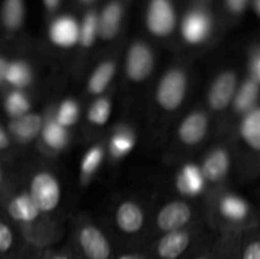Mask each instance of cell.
<instances>
[{
    "instance_id": "1",
    "label": "cell",
    "mask_w": 260,
    "mask_h": 259,
    "mask_svg": "<svg viewBox=\"0 0 260 259\" xmlns=\"http://www.w3.org/2000/svg\"><path fill=\"white\" fill-rule=\"evenodd\" d=\"M207 2L196 0L180 18L179 28L183 40L189 45H200L210 38L213 29V15Z\"/></svg>"
},
{
    "instance_id": "2",
    "label": "cell",
    "mask_w": 260,
    "mask_h": 259,
    "mask_svg": "<svg viewBox=\"0 0 260 259\" xmlns=\"http://www.w3.org/2000/svg\"><path fill=\"white\" fill-rule=\"evenodd\" d=\"M145 25L155 37H169L178 25L175 0H146Z\"/></svg>"
},
{
    "instance_id": "3",
    "label": "cell",
    "mask_w": 260,
    "mask_h": 259,
    "mask_svg": "<svg viewBox=\"0 0 260 259\" xmlns=\"http://www.w3.org/2000/svg\"><path fill=\"white\" fill-rule=\"evenodd\" d=\"M188 90V76L182 69L174 68L167 71L156 86L157 104L164 111L174 112L184 102Z\"/></svg>"
},
{
    "instance_id": "4",
    "label": "cell",
    "mask_w": 260,
    "mask_h": 259,
    "mask_svg": "<svg viewBox=\"0 0 260 259\" xmlns=\"http://www.w3.org/2000/svg\"><path fill=\"white\" fill-rule=\"evenodd\" d=\"M78 259H114L113 249L106 234L95 225L85 223L76 233Z\"/></svg>"
},
{
    "instance_id": "5",
    "label": "cell",
    "mask_w": 260,
    "mask_h": 259,
    "mask_svg": "<svg viewBox=\"0 0 260 259\" xmlns=\"http://www.w3.org/2000/svg\"><path fill=\"white\" fill-rule=\"evenodd\" d=\"M28 195L36 203L40 212H51L60 203V182L51 172H38L30 179Z\"/></svg>"
},
{
    "instance_id": "6",
    "label": "cell",
    "mask_w": 260,
    "mask_h": 259,
    "mask_svg": "<svg viewBox=\"0 0 260 259\" xmlns=\"http://www.w3.org/2000/svg\"><path fill=\"white\" fill-rule=\"evenodd\" d=\"M154 69V53L149 45L137 41L129 46L126 55L124 71L127 78L135 83L146 80Z\"/></svg>"
},
{
    "instance_id": "7",
    "label": "cell",
    "mask_w": 260,
    "mask_h": 259,
    "mask_svg": "<svg viewBox=\"0 0 260 259\" xmlns=\"http://www.w3.org/2000/svg\"><path fill=\"white\" fill-rule=\"evenodd\" d=\"M193 244V233L187 229L165 233L154 245L155 259H183Z\"/></svg>"
},
{
    "instance_id": "8",
    "label": "cell",
    "mask_w": 260,
    "mask_h": 259,
    "mask_svg": "<svg viewBox=\"0 0 260 259\" xmlns=\"http://www.w3.org/2000/svg\"><path fill=\"white\" fill-rule=\"evenodd\" d=\"M238 89V76L234 71H222L211 84L207 94V103L213 111H223L233 102Z\"/></svg>"
},
{
    "instance_id": "9",
    "label": "cell",
    "mask_w": 260,
    "mask_h": 259,
    "mask_svg": "<svg viewBox=\"0 0 260 259\" xmlns=\"http://www.w3.org/2000/svg\"><path fill=\"white\" fill-rule=\"evenodd\" d=\"M126 12V0H107L98 12V36L103 41L116 38Z\"/></svg>"
},
{
    "instance_id": "10",
    "label": "cell",
    "mask_w": 260,
    "mask_h": 259,
    "mask_svg": "<svg viewBox=\"0 0 260 259\" xmlns=\"http://www.w3.org/2000/svg\"><path fill=\"white\" fill-rule=\"evenodd\" d=\"M192 207L184 201H172L167 203L156 216V228L161 233L184 229L192 220Z\"/></svg>"
},
{
    "instance_id": "11",
    "label": "cell",
    "mask_w": 260,
    "mask_h": 259,
    "mask_svg": "<svg viewBox=\"0 0 260 259\" xmlns=\"http://www.w3.org/2000/svg\"><path fill=\"white\" fill-rule=\"evenodd\" d=\"M48 38L55 46L70 48L79 42V23L70 15L55 18L48 28Z\"/></svg>"
},
{
    "instance_id": "12",
    "label": "cell",
    "mask_w": 260,
    "mask_h": 259,
    "mask_svg": "<svg viewBox=\"0 0 260 259\" xmlns=\"http://www.w3.org/2000/svg\"><path fill=\"white\" fill-rule=\"evenodd\" d=\"M116 225L126 235H135L142 230L145 223V213L141 206L135 201H124L116 210Z\"/></svg>"
},
{
    "instance_id": "13",
    "label": "cell",
    "mask_w": 260,
    "mask_h": 259,
    "mask_svg": "<svg viewBox=\"0 0 260 259\" xmlns=\"http://www.w3.org/2000/svg\"><path fill=\"white\" fill-rule=\"evenodd\" d=\"M208 131V118L203 112L196 111L188 114L178 127V137L187 146L198 145Z\"/></svg>"
},
{
    "instance_id": "14",
    "label": "cell",
    "mask_w": 260,
    "mask_h": 259,
    "mask_svg": "<svg viewBox=\"0 0 260 259\" xmlns=\"http://www.w3.org/2000/svg\"><path fill=\"white\" fill-rule=\"evenodd\" d=\"M231 156L225 147H216L205 157L201 167L206 182H220L230 170Z\"/></svg>"
},
{
    "instance_id": "15",
    "label": "cell",
    "mask_w": 260,
    "mask_h": 259,
    "mask_svg": "<svg viewBox=\"0 0 260 259\" xmlns=\"http://www.w3.org/2000/svg\"><path fill=\"white\" fill-rule=\"evenodd\" d=\"M43 126V119L37 113H27L10 121L8 134L19 142H30L38 136Z\"/></svg>"
},
{
    "instance_id": "16",
    "label": "cell",
    "mask_w": 260,
    "mask_h": 259,
    "mask_svg": "<svg viewBox=\"0 0 260 259\" xmlns=\"http://www.w3.org/2000/svg\"><path fill=\"white\" fill-rule=\"evenodd\" d=\"M7 212L13 221L19 223H33L40 217V210L28 193L23 192L10 198Z\"/></svg>"
},
{
    "instance_id": "17",
    "label": "cell",
    "mask_w": 260,
    "mask_h": 259,
    "mask_svg": "<svg viewBox=\"0 0 260 259\" xmlns=\"http://www.w3.org/2000/svg\"><path fill=\"white\" fill-rule=\"evenodd\" d=\"M205 178H203L201 168L193 163H188L180 168L175 178V185L182 195L188 197H196L205 188Z\"/></svg>"
},
{
    "instance_id": "18",
    "label": "cell",
    "mask_w": 260,
    "mask_h": 259,
    "mask_svg": "<svg viewBox=\"0 0 260 259\" xmlns=\"http://www.w3.org/2000/svg\"><path fill=\"white\" fill-rule=\"evenodd\" d=\"M25 19V0H2L0 28L7 33H15Z\"/></svg>"
},
{
    "instance_id": "19",
    "label": "cell",
    "mask_w": 260,
    "mask_h": 259,
    "mask_svg": "<svg viewBox=\"0 0 260 259\" xmlns=\"http://www.w3.org/2000/svg\"><path fill=\"white\" fill-rule=\"evenodd\" d=\"M33 71L29 63L24 60H12L8 61L5 69V84L12 86L13 89H24L32 83Z\"/></svg>"
},
{
    "instance_id": "20",
    "label": "cell",
    "mask_w": 260,
    "mask_h": 259,
    "mask_svg": "<svg viewBox=\"0 0 260 259\" xmlns=\"http://www.w3.org/2000/svg\"><path fill=\"white\" fill-rule=\"evenodd\" d=\"M259 96V83L251 78L245 79L241 85L236 89L235 95L231 103H234V109L236 113L245 114L251 108L256 106Z\"/></svg>"
},
{
    "instance_id": "21",
    "label": "cell",
    "mask_w": 260,
    "mask_h": 259,
    "mask_svg": "<svg viewBox=\"0 0 260 259\" xmlns=\"http://www.w3.org/2000/svg\"><path fill=\"white\" fill-rule=\"evenodd\" d=\"M240 136L254 151L260 149V109L258 106L244 114L240 123Z\"/></svg>"
},
{
    "instance_id": "22",
    "label": "cell",
    "mask_w": 260,
    "mask_h": 259,
    "mask_svg": "<svg viewBox=\"0 0 260 259\" xmlns=\"http://www.w3.org/2000/svg\"><path fill=\"white\" fill-rule=\"evenodd\" d=\"M116 63L111 60L103 61L102 63H99L95 68V70L91 73L90 78L88 80V91L93 95H98L102 94L108 85L111 84L112 79L116 75Z\"/></svg>"
},
{
    "instance_id": "23",
    "label": "cell",
    "mask_w": 260,
    "mask_h": 259,
    "mask_svg": "<svg viewBox=\"0 0 260 259\" xmlns=\"http://www.w3.org/2000/svg\"><path fill=\"white\" fill-rule=\"evenodd\" d=\"M220 213L231 222H243L249 215V205L244 198L235 195H228L221 200Z\"/></svg>"
},
{
    "instance_id": "24",
    "label": "cell",
    "mask_w": 260,
    "mask_h": 259,
    "mask_svg": "<svg viewBox=\"0 0 260 259\" xmlns=\"http://www.w3.org/2000/svg\"><path fill=\"white\" fill-rule=\"evenodd\" d=\"M98 37V10L89 7L79 23V45L84 48H90Z\"/></svg>"
},
{
    "instance_id": "25",
    "label": "cell",
    "mask_w": 260,
    "mask_h": 259,
    "mask_svg": "<svg viewBox=\"0 0 260 259\" xmlns=\"http://www.w3.org/2000/svg\"><path fill=\"white\" fill-rule=\"evenodd\" d=\"M135 145H136V137L134 132L128 128H119L111 137L108 145L109 154L114 159H121L134 150Z\"/></svg>"
},
{
    "instance_id": "26",
    "label": "cell",
    "mask_w": 260,
    "mask_h": 259,
    "mask_svg": "<svg viewBox=\"0 0 260 259\" xmlns=\"http://www.w3.org/2000/svg\"><path fill=\"white\" fill-rule=\"evenodd\" d=\"M42 140L50 149L52 150H62L68 145L69 134L66 127H62L56 122V119H48L46 123H43L42 130Z\"/></svg>"
},
{
    "instance_id": "27",
    "label": "cell",
    "mask_w": 260,
    "mask_h": 259,
    "mask_svg": "<svg viewBox=\"0 0 260 259\" xmlns=\"http://www.w3.org/2000/svg\"><path fill=\"white\" fill-rule=\"evenodd\" d=\"M3 107H4L5 113L10 118L14 119L29 113L30 102L28 99V96L20 89H12L5 95L4 102H3Z\"/></svg>"
},
{
    "instance_id": "28",
    "label": "cell",
    "mask_w": 260,
    "mask_h": 259,
    "mask_svg": "<svg viewBox=\"0 0 260 259\" xmlns=\"http://www.w3.org/2000/svg\"><path fill=\"white\" fill-rule=\"evenodd\" d=\"M0 258L23 259L18 251L17 236L9 223L0 218Z\"/></svg>"
},
{
    "instance_id": "29",
    "label": "cell",
    "mask_w": 260,
    "mask_h": 259,
    "mask_svg": "<svg viewBox=\"0 0 260 259\" xmlns=\"http://www.w3.org/2000/svg\"><path fill=\"white\" fill-rule=\"evenodd\" d=\"M111 112L112 104L109 98L101 96V98L95 99L90 106V108H89L88 119L90 123L95 124V126H103L108 122L109 117H111Z\"/></svg>"
},
{
    "instance_id": "30",
    "label": "cell",
    "mask_w": 260,
    "mask_h": 259,
    "mask_svg": "<svg viewBox=\"0 0 260 259\" xmlns=\"http://www.w3.org/2000/svg\"><path fill=\"white\" fill-rule=\"evenodd\" d=\"M79 104L74 99L68 98L62 101L58 106L57 113H56V122L62 127H70L76 123L79 119Z\"/></svg>"
},
{
    "instance_id": "31",
    "label": "cell",
    "mask_w": 260,
    "mask_h": 259,
    "mask_svg": "<svg viewBox=\"0 0 260 259\" xmlns=\"http://www.w3.org/2000/svg\"><path fill=\"white\" fill-rule=\"evenodd\" d=\"M104 157V150L101 145L90 147L81 160L80 170L83 177L89 178L99 169Z\"/></svg>"
},
{
    "instance_id": "32",
    "label": "cell",
    "mask_w": 260,
    "mask_h": 259,
    "mask_svg": "<svg viewBox=\"0 0 260 259\" xmlns=\"http://www.w3.org/2000/svg\"><path fill=\"white\" fill-rule=\"evenodd\" d=\"M222 4L230 17L239 18L250 8V0H222Z\"/></svg>"
},
{
    "instance_id": "33",
    "label": "cell",
    "mask_w": 260,
    "mask_h": 259,
    "mask_svg": "<svg viewBox=\"0 0 260 259\" xmlns=\"http://www.w3.org/2000/svg\"><path fill=\"white\" fill-rule=\"evenodd\" d=\"M239 259H260V241L258 238H251L241 249Z\"/></svg>"
},
{
    "instance_id": "34",
    "label": "cell",
    "mask_w": 260,
    "mask_h": 259,
    "mask_svg": "<svg viewBox=\"0 0 260 259\" xmlns=\"http://www.w3.org/2000/svg\"><path fill=\"white\" fill-rule=\"evenodd\" d=\"M249 71H250V76L253 80L260 81V52L259 48H255L254 52L251 53L250 61H249Z\"/></svg>"
},
{
    "instance_id": "35",
    "label": "cell",
    "mask_w": 260,
    "mask_h": 259,
    "mask_svg": "<svg viewBox=\"0 0 260 259\" xmlns=\"http://www.w3.org/2000/svg\"><path fill=\"white\" fill-rule=\"evenodd\" d=\"M46 255L48 259H78L70 250H61V251H55V250H46Z\"/></svg>"
},
{
    "instance_id": "36",
    "label": "cell",
    "mask_w": 260,
    "mask_h": 259,
    "mask_svg": "<svg viewBox=\"0 0 260 259\" xmlns=\"http://www.w3.org/2000/svg\"><path fill=\"white\" fill-rule=\"evenodd\" d=\"M10 147V136L0 123V151H7Z\"/></svg>"
},
{
    "instance_id": "37",
    "label": "cell",
    "mask_w": 260,
    "mask_h": 259,
    "mask_svg": "<svg viewBox=\"0 0 260 259\" xmlns=\"http://www.w3.org/2000/svg\"><path fill=\"white\" fill-rule=\"evenodd\" d=\"M61 3H62V0H42V4H43V8H45V10L47 13H55L56 10L60 8Z\"/></svg>"
},
{
    "instance_id": "38",
    "label": "cell",
    "mask_w": 260,
    "mask_h": 259,
    "mask_svg": "<svg viewBox=\"0 0 260 259\" xmlns=\"http://www.w3.org/2000/svg\"><path fill=\"white\" fill-rule=\"evenodd\" d=\"M114 259H147V256L144 253H139V251H131V253H122L119 254L117 258Z\"/></svg>"
},
{
    "instance_id": "39",
    "label": "cell",
    "mask_w": 260,
    "mask_h": 259,
    "mask_svg": "<svg viewBox=\"0 0 260 259\" xmlns=\"http://www.w3.org/2000/svg\"><path fill=\"white\" fill-rule=\"evenodd\" d=\"M8 58L5 56L0 55V88L5 84L4 78H5V69H7L8 65Z\"/></svg>"
},
{
    "instance_id": "40",
    "label": "cell",
    "mask_w": 260,
    "mask_h": 259,
    "mask_svg": "<svg viewBox=\"0 0 260 259\" xmlns=\"http://www.w3.org/2000/svg\"><path fill=\"white\" fill-rule=\"evenodd\" d=\"M212 250L211 249H202L197 254L192 256L190 259H212Z\"/></svg>"
},
{
    "instance_id": "41",
    "label": "cell",
    "mask_w": 260,
    "mask_h": 259,
    "mask_svg": "<svg viewBox=\"0 0 260 259\" xmlns=\"http://www.w3.org/2000/svg\"><path fill=\"white\" fill-rule=\"evenodd\" d=\"M240 256V255H239ZM235 258L234 255H223V254H212V259H239Z\"/></svg>"
},
{
    "instance_id": "42",
    "label": "cell",
    "mask_w": 260,
    "mask_h": 259,
    "mask_svg": "<svg viewBox=\"0 0 260 259\" xmlns=\"http://www.w3.org/2000/svg\"><path fill=\"white\" fill-rule=\"evenodd\" d=\"M29 259H48V258H47V255H46V251H45V253L38 254V255L32 256V258H29Z\"/></svg>"
},
{
    "instance_id": "43",
    "label": "cell",
    "mask_w": 260,
    "mask_h": 259,
    "mask_svg": "<svg viewBox=\"0 0 260 259\" xmlns=\"http://www.w3.org/2000/svg\"><path fill=\"white\" fill-rule=\"evenodd\" d=\"M3 170H2V168H0V185H2V183H3Z\"/></svg>"
},
{
    "instance_id": "44",
    "label": "cell",
    "mask_w": 260,
    "mask_h": 259,
    "mask_svg": "<svg viewBox=\"0 0 260 259\" xmlns=\"http://www.w3.org/2000/svg\"><path fill=\"white\" fill-rule=\"evenodd\" d=\"M203 2H208V0H203Z\"/></svg>"
},
{
    "instance_id": "45",
    "label": "cell",
    "mask_w": 260,
    "mask_h": 259,
    "mask_svg": "<svg viewBox=\"0 0 260 259\" xmlns=\"http://www.w3.org/2000/svg\"><path fill=\"white\" fill-rule=\"evenodd\" d=\"M0 259H3V258H0Z\"/></svg>"
}]
</instances>
